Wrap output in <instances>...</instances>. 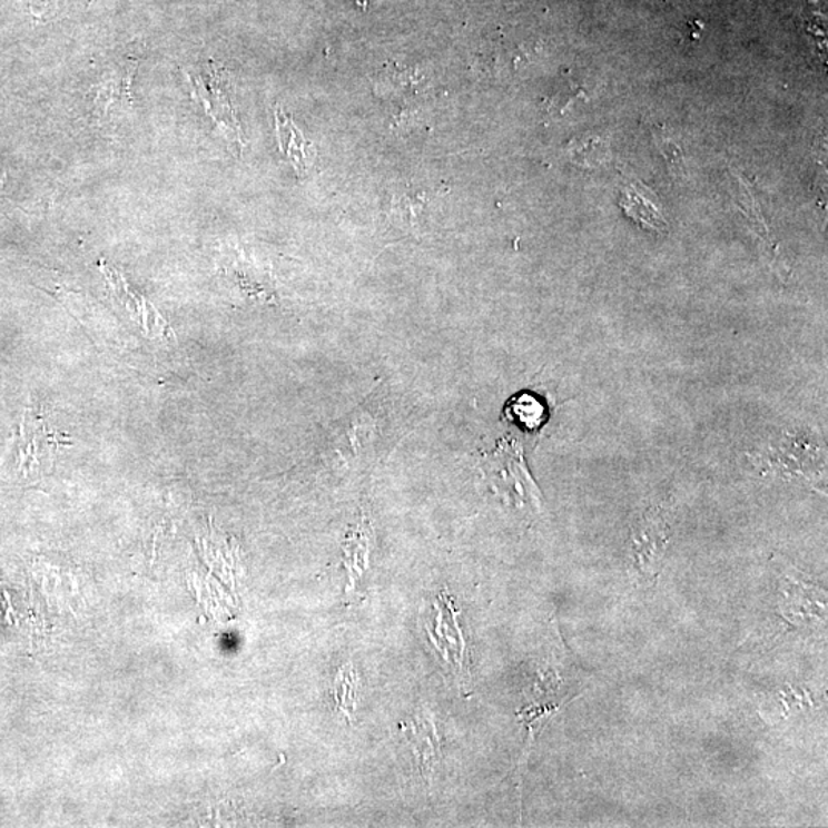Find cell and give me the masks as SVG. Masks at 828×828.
Masks as SVG:
<instances>
[{
    "label": "cell",
    "instance_id": "cell-1",
    "mask_svg": "<svg viewBox=\"0 0 828 828\" xmlns=\"http://www.w3.org/2000/svg\"><path fill=\"white\" fill-rule=\"evenodd\" d=\"M364 2H368V0H364Z\"/></svg>",
    "mask_w": 828,
    "mask_h": 828
}]
</instances>
